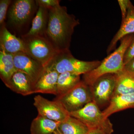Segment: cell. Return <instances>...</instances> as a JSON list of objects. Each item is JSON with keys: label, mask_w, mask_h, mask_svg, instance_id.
I'll return each mask as SVG.
<instances>
[{"label": "cell", "mask_w": 134, "mask_h": 134, "mask_svg": "<svg viewBox=\"0 0 134 134\" xmlns=\"http://www.w3.org/2000/svg\"><path fill=\"white\" fill-rule=\"evenodd\" d=\"M79 19L69 14L67 8L59 5L48 10V21L44 36L58 52L69 50Z\"/></svg>", "instance_id": "obj_1"}, {"label": "cell", "mask_w": 134, "mask_h": 134, "mask_svg": "<svg viewBox=\"0 0 134 134\" xmlns=\"http://www.w3.org/2000/svg\"><path fill=\"white\" fill-rule=\"evenodd\" d=\"M133 34L122 38L119 46L101 62L98 66L83 75V81L89 86H91L98 78L108 74H117L124 69V58L127 48L132 42Z\"/></svg>", "instance_id": "obj_2"}, {"label": "cell", "mask_w": 134, "mask_h": 134, "mask_svg": "<svg viewBox=\"0 0 134 134\" xmlns=\"http://www.w3.org/2000/svg\"><path fill=\"white\" fill-rule=\"evenodd\" d=\"M100 63L99 61H85L77 59L69 49L57 52L45 68L54 70L59 74L68 72L80 75L95 69Z\"/></svg>", "instance_id": "obj_3"}, {"label": "cell", "mask_w": 134, "mask_h": 134, "mask_svg": "<svg viewBox=\"0 0 134 134\" xmlns=\"http://www.w3.org/2000/svg\"><path fill=\"white\" fill-rule=\"evenodd\" d=\"M69 115L83 122L90 130H98L105 134H112L113 124L108 118H106L98 105L93 101L80 110L69 113Z\"/></svg>", "instance_id": "obj_4"}, {"label": "cell", "mask_w": 134, "mask_h": 134, "mask_svg": "<svg viewBox=\"0 0 134 134\" xmlns=\"http://www.w3.org/2000/svg\"><path fill=\"white\" fill-rule=\"evenodd\" d=\"M21 38L24 43L26 54L44 68L58 52L44 36L24 34Z\"/></svg>", "instance_id": "obj_5"}, {"label": "cell", "mask_w": 134, "mask_h": 134, "mask_svg": "<svg viewBox=\"0 0 134 134\" xmlns=\"http://www.w3.org/2000/svg\"><path fill=\"white\" fill-rule=\"evenodd\" d=\"M54 99L59 101L70 113L81 109L92 101V97L90 87L81 81L67 93Z\"/></svg>", "instance_id": "obj_6"}, {"label": "cell", "mask_w": 134, "mask_h": 134, "mask_svg": "<svg viewBox=\"0 0 134 134\" xmlns=\"http://www.w3.org/2000/svg\"><path fill=\"white\" fill-rule=\"evenodd\" d=\"M116 81V74H108L100 77L90 88L92 101L99 106L105 105L113 96Z\"/></svg>", "instance_id": "obj_7"}, {"label": "cell", "mask_w": 134, "mask_h": 134, "mask_svg": "<svg viewBox=\"0 0 134 134\" xmlns=\"http://www.w3.org/2000/svg\"><path fill=\"white\" fill-rule=\"evenodd\" d=\"M34 105L38 114L49 119L61 122L69 116V113L57 100H48L40 95L34 98Z\"/></svg>", "instance_id": "obj_8"}, {"label": "cell", "mask_w": 134, "mask_h": 134, "mask_svg": "<svg viewBox=\"0 0 134 134\" xmlns=\"http://www.w3.org/2000/svg\"><path fill=\"white\" fill-rule=\"evenodd\" d=\"M36 6V1L33 0L12 2L8 12L10 23L16 27L23 26L31 19Z\"/></svg>", "instance_id": "obj_9"}, {"label": "cell", "mask_w": 134, "mask_h": 134, "mask_svg": "<svg viewBox=\"0 0 134 134\" xmlns=\"http://www.w3.org/2000/svg\"><path fill=\"white\" fill-rule=\"evenodd\" d=\"M13 55L17 71L23 72L29 77L34 88L44 72V67L26 53L21 52Z\"/></svg>", "instance_id": "obj_10"}, {"label": "cell", "mask_w": 134, "mask_h": 134, "mask_svg": "<svg viewBox=\"0 0 134 134\" xmlns=\"http://www.w3.org/2000/svg\"><path fill=\"white\" fill-rule=\"evenodd\" d=\"M59 74L54 70L45 68L34 88V93L57 95V85Z\"/></svg>", "instance_id": "obj_11"}, {"label": "cell", "mask_w": 134, "mask_h": 134, "mask_svg": "<svg viewBox=\"0 0 134 134\" xmlns=\"http://www.w3.org/2000/svg\"><path fill=\"white\" fill-rule=\"evenodd\" d=\"M0 49L12 54L21 52L26 53L24 43L22 39L16 37L10 33L5 24L1 26Z\"/></svg>", "instance_id": "obj_12"}, {"label": "cell", "mask_w": 134, "mask_h": 134, "mask_svg": "<svg viewBox=\"0 0 134 134\" xmlns=\"http://www.w3.org/2000/svg\"><path fill=\"white\" fill-rule=\"evenodd\" d=\"M5 86L13 92L23 96L34 93L33 86L29 77L20 71L15 72Z\"/></svg>", "instance_id": "obj_13"}, {"label": "cell", "mask_w": 134, "mask_h": 134, "mask_svg": "<svg viewBox=\"0 0 134 134\" xmlns=\"http://www.w3.org/2000/svg\"><path fill=\"white\" fill-rule=\"evenodd\" d=\"M134 33V6L132 2L130 3L127 12L125 19L122 20L119 30L110 42L107 48V53H109L115 49L117 42L122 38Z\"/></svg>", "instance_id": "obj_14"}, {"label": "cell", "mask_w": 134, "mask_h": 134, "mask_svg": "<svg viewBox=\"0 0 134 134\" xmlns=\"http://www.w3.org/2000/svg\"><path fill=\"white\" fill-rule=\"evenodd\" d=\"M130 108H134V93L113 96L109 105L102 112L108 118L114 113Z\"/></svg>", "instance_id": "obj_15"}, {"label": "cell", "mask_w": 134, "mask_h": 134, "mask_svg": "<svg viewBox=\"0 0 134 134\" xmlns=\"http://www.w3.org/2000/svg\"><path fill=\"white\" fill-rule=\"evenodd\" d=\"M134 93V73L123 69L116 74L113 96Z\"/></svg>", "instance_id": "obj_16"}, {"label": "cell", "mask_w": 134, "mask_h": 134, "mask_svg": "<svg viewBox=\"0 0 134 134\" xmlns=\"http://www.w3.org/2000/svg\"><path fill=\"white\" fill-rule=\"evenodd\" d=\"M48 10L38 7L36 16L32 20L31 28L25 35L27 36H44L48 25Z\"/></svg>", "instance_id": "obj_17"}, {"label": "cell", "mask_w": 134, "mask_h": 134, "mask_svg": "<svg viewBox=\"0 0 134 134\" xmlns=\"http://www.w3.org/2000/svg\"><path fill=\"white\" fill-rule=\"evenodd\" d=\"M60 123L38 114L31 122V134H52L59 128Z\"/></svg>", "instance_id": "obj_18"}, {"label": "cell", "mask_w": 134, "mask_h": 134, "mask_svg": "<svg viewBox=\"0 0 134 134\" xmlns=\"http://www.w3.org/2000/svg\"><path fill=\"white\" fill-rule=\"evenodd\" d=\"M16 71L13 54L0 50V77L5 85Z\"/></svg>", "instance_id": "obj_19"}, {"label": "cell", "mask_w": 134, "mask_h": 134, "mask_svg": "<svg viewBox=\"0 0 134 134\" xmlns=\"http://www.w3.org/2000/svg\"><path fill=\"white\" fill-rule=\"evenodd\" d=\"M81 81L80 75L66 72L59 74L57 82L56 97L64 95Z\"/></svg>", "instance_id": "obj_20"}, {"label": "cell", "mask_w": 134, "mask_h": 134, "mask_svg": "<svg viewBox=\"0 0 134 134\" xmlns=\"http://www.w3.org/2000/svg\"><path fill=\"white\" fill-rule=\"evenodd\" d=\"M59 129L64 134H89L88 128L78 119L69 116L60 122Z\"/></svg>", "instance_id": "obj_21"}, {"label": "cell", "mask_w": 134, "mask_h": 134, "mask_svg": "<svg viewBox=\"0 0 134 134\" xmlns=\"http://www.w3.org/2000/svg\"><path fill=\"white\" fill-rule=\"evenodd\" d=\"M12 2L10 0L0 1V25L2 26L5 24L4 21L6 19L8 9Z\"/></svg>", "instance_id": "obj_22"}, {"label": "cell", "mask_w": 134, "mask_h": 134, "mask_svg": "<svg viewBox=\"0 0 134 134\" xmlns=\"http://www.w3.org/2000/svg\"><path fill=\"white\" fill-rule=\"evenodd\" d=\"M59 0H36V5L38 7L45 8L48 10L60 5Z\"/></svg>", "instance_id": "obj_23"}, {"label": "cell", "mask_w": 134, "mask_h": 134, "mask_svg": "<svg viewBox=\"0 0 134 134\" xmlns=\"http://www.w3.org/2000/svg\"><path fill=\"white\" fill-rule=\"evenodd\" d=\"M134 57V36L132 42L127 48L124 58L125 65Z\"/></svg>", "instance_id": "obj_24"}, {"label": "cell", "mask_w": 134, "mask_h": 134, "mask_svg": "<svg viewBox=\"0 0 134 134\" xmlns=\"http://www.w3.org/2000/svg\"><path fill=\"white\" fill-rule=\"evenodd\" d=\"M118 2L121 10L122 20H123L126 17L129 7L131 2L129 0H119Z\"/></svg>", "instance_id": "obj_25"}, {"label": "cell", "mask_w": 134, "mask_h": 134, "mask_svg": "<svg viewBox=\"0 0 134 134\" xmlns=\"http://www.w3.org/2000/svg\"><path fill=\"white\" fill-rule=\"evenodd\" d=\"M124 69L128 72L134 73V57L125 65Z\"/></svg>", "instance_id": "obj_26"}, {"label": "cell", "mask_w": 134, "mask_h": 134, "mask_svg": "<svg viewBox=\"0 0 134 134\" xmlns=\"http://www.w3.org/2000/svg\"><path fill=\"white\" fill-rule=\"evenodd\" d=\"M89 134H105L102 131L98 130H90Z\"/></svg>", "instance_id": "obj_27"}, {"label": "cell", "mask_w": 134, "mask_h": 134, "mask_svg": "<svg viewBox=\"0 0 134 134\" xmlns=\"http://www.w3.org/2000/svg\"><path fill=\"white\" fill-rule=\"evenodd\" d=\"M52 134H64L62 133L61 131L59 129V128L58 129H56V130L54 131V132H53L52 133Z\"/></svg>", "instance_id": "obj_28"}]
</instances>
